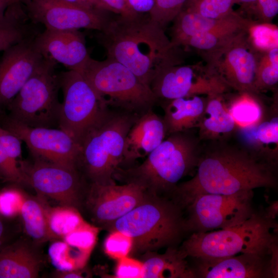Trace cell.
<instances>
[{"label":"cell","mask_w":278,"mask_h":278,"mask_svg":"<svg viewBox=\"0 0 278 278\" xmlns=\"http://www.w3.org/2000/svg\"><path fill=\"white\" fill-rule=\"evenodd\" d=\"M228 141L202 145L196 173L179 183L170 197L183 210L201 194L230 195L276 186L275 167L239 143Z\"/></svg>","instance_id":"1"},{"label":"cell","mask_w":278,"mask_h":278,"mask_svg":"<svg viewBox=\"0 0 278 278\" xmlns=\"http://www.w3.org/2000/svg\"><path fill=\"white\" fill-rule=\"evenodd\" d=\"M144 14L111 18L97 39L107 58L125 66L149 87L162 68L182 62L179 47L171 43L164 29L149 14Z\"/></svg>","instance_id":"2"},{"label":"cell","mask_w":278,"mask_h":278,"mask_svg":"<svg viewBox=\"0 0 278 278\" xmlns=\"http://www.w3.org/2000/svg\"><path fill=\"white\" fill-rule=\"evenodd\" d=\"M167 136L140 165L118 168L114 179L135 184L150 195L171 197L178 182L196 168L202 145L191 130Z\"/></svg>","instance_id":"3"},{"label":"cell","mask_w":278,"mask_h":278,"mask_svg":"<svg viewBox=\"0 0 278 278\" xmlns=\"http://www.w3.org/2000/svg\"><path fill=\"white\" fill-rule=\"evenodd\" d=\"M182 210L169 198L147 193L141 203L117 219L108 231L116 230L131 238L130 255L176 247L186 232Z\"/></svg>","instance_id":"4"},{"label":"cell","mask_w":278,"mask_h":278,"mask_svg":"<svg viewBox=\"0 0 278 278\" xmlns=\"http://www.w3.org/2000/svg\"><path fill=\"white\" fill-rule=\"evenodd\" d=\"M140 115L109 109L80 143L77 167L89 184H115L126 135Z\"/></svg>","instance_id":"5"},{"label":"cell","mask_w":278,"mask_h":278,"mask_svg":"<svg viewBox=\"0 0 278 278\" xmlns=\"http://www.w3.org/2000/svg\"><path fill=\"white\" fill-rule=\"evenodd\" d=\"M275 220L255 212L241 224L193 233L179 248L187 257H222L241 253L270 255L277 242Z\"/></svg>","instance_id":"6"},{"label":"cell","mask_w":278,"mask_h":278,"mask_svg":"<svg viewBox=\"0 0 278 278\" xmlns=\"http://www.w3.org/2000/svg\"><path fill=\"white\" fill-rule=\"evenodd\" d=\"M78 72L109 109L141 115L158 102L148 86L125 66L110 58L98 61L90 57Z\"/></svg>","instance_id":"7"},{"label":"cell","mask_w":278,"mask_h":278,"mask_svg":"<svg viewBox=\"0 0 278 278\" xmlns=\"http://www.w3.org/2000/svg\"><path fill=\"white\" fill-rule=\"evenodd\" d=\"M56 63L44 58L17 95L7 106L11 118L31 127L58 125L61 102Z\"/></svg>","instance_id":"8"},{"label":"cell","mask_w":278,"mask_h":278,"mask_svg":"<svg viewBox=\"0 0 278 278\" xmlns=\"http://www.w3.org/2000/svg\"><path fill=\"white\" fill-rule=\"evenodd\" d=\"M58 76L63 100L60 103L58 125L80 144L109 108L79 72L68 70L59 74Z\"/></svg>","instance_id":"9"},{"label":"cell","mask_w":278,"mask_h":278,"mask_svg":"<svg viewBox=\"0 0 278 278\" xmlns=\"http://www.w3.org/2000/svg\"><path fill=\"white\" fill-rule=\"evenodd\" d=\"M253 196L252 190L230 195L197 196L185 207L186 232H206L241 224L255 212L252 204Z\"/></svg>","instance_id":"10"},{"label":"cell","mask_w":278,"mask_h":278,"mask_svg":"<svg viewBox=\"0 0 278 278\" xmlns=\"http://www.w3.org/2000/svg\"><path fill=\"white\" fill-rule=\"evenodd\" d=\"M19 166L25 184L30 185L40 195L78 210L82 205L90 184L77 167L39 159L31 163L21 160Z\"/></svg>","instance_id":"11"},{"label":"cell","mask_w":278,"mask_h":278,"mask_svg":"<svg viewBox=\"0 0 278 278\" xmlns=\"http://www.w3.org/2000/svg\"><path fill=\"white\" fill-rule=\"evenodd\" d=\"M248 31L203 58L208 69L229 89L256 95V76L261 52L251 44Z\"/></svg>","instance_id":"12"},{"label":"cell","mask_w":278,"mask_h":278,"mask_svg":"<svg viewBox=\"0 0 278 278\" xmlns=\"http://www.w3.org/2000/svg\"><path fill=\"white\" fill-rule=\"evenodd\" d=\"M149 88L158 102L196 95L222 94L229 89L206 66L182 63L162 68Z\"/></svg>","instance_id":"13"},{"label":"cell","mask_w":278,"mask_h":278,"mask_svg":"<svg viewBox=\"0 0 278 278\" xmlns=\"http://www.w3.org/2000/svg\"><path fill=\"white\" fill-rule=\"evenodd\" d=\"M0 125L23 142L35 159L77 167L79 144L60 128L31 127L9 116Z\"/></svg>","instance_id":"14"},{"label":"cell","mask_w":278,"mask_h":278,"mask_svg":"<svg viewBox=\"0 0 278 278\" xmlns=\"http://www.w3.org/2000/svg\"><path fill=\"white\" fill-rule=\"evenodd\" d=\"M30 21L46 29L102 30L111 18L108 11L81 8L63 0H20Z\"/></svg>","instance_id":"15"},{"label":"cell","mask_w":278,"mask_h":278,"mask_svg":"<svg viewBox=\"0 0 278 278\" xmlns=\"http://www.w3.org/2000/svg\"><path fill=\"white\" fill-rule=\"evenodd\" d=\"M147 193L134 183L90 184L83 204L95 226L108 230L119 218L141 203Z\"/></svg>","instance_id":"16"},{"label":"cell","mask_w":278,"mask_h":278,"mask_svg":"<svg viewBox=\"0 0 278 278\" xmlns=\"http://www.w3.org/2000/svg\"><path fill=\"white\" fill-rule=\"evenodd\" d=\"M35 37L4 51L0 59V108L9 104L44 58L34 44Z\"/></svg>","instance_id":"17"},{"label":"cell","mask_w":278,"mask_h":278,"mask_svg":"<svg viewBox=\"0 0 278 278\" xmlns=\"http://www.w3.org/2000/svg\"><path fill=\"white\" fill-rule=\"evenodd\" d=\"M267 256L241 253L222 257H196L191 267L195 277L264 278L272 277Z\"/></svg>","instance_id":"18"},{"label":"cell","mask_w":278,"mask_h":278,"mask_svg":"<svg viewBox=\"0 0 278 278\" xmlns=\"http://www.w3.org/2000/svg\"><path fill=\"white\" fill-rule=\"evenodd\" d=\"M43 57L59 63L68 70L79 71L90 57L83 35L79 30L46 29L34 38Z\"/></svg>","instance_id":"19"},{"label":"cell","mask_w":278,"mask_h":278,"mask_svg":"<svg viewBox=\"0 0 278 278\" xmlns=\"http://www.w3.org/2000/svg\"><path fill=\"white\" fill-rule=\"evenodd\" d=\"M238 143L274 167L278 162L277 97L256 123L238 127L235 135Z\"/></svg>","instance_id":"20"},{"label":"cell","mask_w":278,"mask_h":278,"mask_svg":"<svg viewBox=\"0 0 278 278\" xmlns=\"http://www.w3.org/2000/svg\"><path fill=\"white\" fill-rule=\"evenodd\" d=\"M166 136L163 118L152 109L139 116L126 135L119 168L133 166L137 159L146 157Z\"/></svg>","instance_id":"21"},{"label":"cell","mask_w":278,"mask_h":278,"mask_svg":"<svg viewBox=\"0 0 278 278\" xmlns=\"http://www.w3.org/2000/svg\"><path fill=\"white\" fill-rule=\"evenodd\" d=\"M173 21L170 41L178 47L183 46L189 38L197 34L228 27L250 25L254 22L235 11L224 18L211 19L185 10H181Z\"/></svg>","instance_id":"22"},{"label":"cell","mask_w":278,"mask_h":278,"mask_svg":"<svg viewBox=\"0 0 278 278\" xmlns=\"http://www.w3.org/2000/svg\"><path fill=\"white\" fill-rule=\"evenodd\" d=\"M222 95L207 96L205 108L198 127V137L202 143L229 141L235 136L239 127Z\"/></svg>","instance_id":"23"},{"label":"cell","mask_w":278,"mask_h":278,"mask_svg":"<svg viewBox=\"0 0 278 278\" xmlns=\"http://www.w3.org/2000/svg\"><path fill=\"white\" fill-rule=\"evenodd\" d=\"M207 96L196 95L159 101L164 112L162 118L166 135L198 128L205 108Z\"/></svg>","instance_id":"24"},{"label":"cell","mask_w":278,"mask_h":278,"mask_svg":"<svg viewBox=\"0 0 278 278\" xmlns=\"http://www.w3.org/2000/svg\"><path fill=\"white\" fill-rule=\"evenodd\" d=\"M143 278H195L183 253L169 247L163 253H146L143 255Z\"/></svg>","instance_id":"25"},{"label":"cell","mask_w":278,"mask_h":278,"mask_svg":"<svg viewBox=\"0 0 278 278\" xmlns=\"http://www.w3.org/2000/svg\"><path fill=\"white\" fill-rule=\"evenodd\" d=\"M41 260L28 244L16 242L0 250V278H35Z\"/></svg>","instance_id":"26"},{"label":"cell","mask_w":278,"mask_h":278,"mask_svg":"<svg viewBox=\"0 0 278 278\" xmlns=\"http://www.w3.org/2000/svg\"><path fill=\"white\" fill-rule=\"evenodd\" d=\"M33 25L21 2L9 7L0 17V51L36 36L39 32L36 31Z\"/></svg>","instance_id":"27"},{"label":"cell","mask_w":278,"mask_h":278,"mask_svg":"<svg viewBox=\"0 0 278 278\" xmlns=\"http://www.w3.org/2000/svg\"><path fill=\"white\" fill-rule=\"evenodd\" d=\"M22 141L0 125V178L6 182L25 184L20 168Z\"/></svg>","instance_id":"28"},{"label":"cell","mask_w":278,"mask_h":278,"mask_svg":"<svg viewBox=\"0 0 278 278\" xmlns=\"http://www.w3.org/2000/svg\"><path fill=\"white\" fill-rule=\"evenodd\" d=\"M20 213L25 231L35 242L57 239L49 229L42 200L25 199Z\"/></svg>","instance_id":"29"},{"label":"cell","mask_w":278,"mask_h":278,"mask_svg":"<svg viewBox=\"0 0 278 278\" xmlns=\"http://www.w3.org/2000/svg\"><path fill=\"white\" fill-rule=\"evenodd\" d=\"M253 24L197 34L189 38L183 46L193 47L204 58L226 45L241 32L248 30Z\"/></svg>","instance_id":"30"},{"label":"cell","mask_w":278,"mask_h":278,"mask_svg":"<svg viewBox=\"0 0 278 278\" xmlns=\"http://www.w3.org/2000/svg\"><path fill=\"white\" fill-rule=\"evenodd\" d=\"M42 201L49 229L57 239H62L85 222L76 208L62 205L50 207Z\"/></svg>","instance_id":"31"},{"label":"cell","mask_w":278,"mask_h":278,"mask_svg":"<svg viewBox=\"0 0 278 278\" xmlns=\"http://www.w3.org/2000/svg\"><path fill=\"white\" fill-rule=\"evenodd\" d=\"M228 106L229 111L239 127L248 126L258 121L265 110L255 98V95L240 93Z\"/></svg>","instance_id":"32"},{"label":"cell","mask_w":278,"mask_h":278,"mask_svg":"<svg viewBox=\"0 0 278 278\" xmlns=\"http://www.w3.org/2000/svg\"><path fill=\"white\" fill-rule=\"evenodd\" d=\"M278 83V47L260 53L258 64L256 88L261 91L276 88Z\"/></svg>","instance_id":"33"},{"label":"cell","mask_w":278,"mask_h":278,"mask_svg":"<svg viewBox=\"0 0 278 278\" xmlns=\"http://www.w3.org/2000/svg\"><path fill=\"white\" fill-rule=\"evenodd\" d=\"M53 264L60 270L82 268L89 256L71 247L64 241H56L49 248Z\"/></svg>","instance_id":"34"},{"label":"cell","mask_w":278,"mask_h":278,"mask_svg":"<svg viewBox=\"0 0 278 278\" xmlns=\"http://www.w3.org/2000/svg\"><path fill=\"white\" fill-rule=\"evenodd\" d=\"M235 0H187L182 10L211 19L225 17L234 11Z\"/></svg>","instance_id":"35"},{"label":"cell","mask_w":278,"mask_h":278,"mask_svg":"<svg viewBox=\"0 0 278 278\" xmlns=\"http://www.w3.org/2000/svg\"><path fill=\"white\" fill-rule=\"evenodd\" d=\"M99 229V228L85 222L62 239L71 247L90 255L96 242Z\"/></svg>","instance_id":"36"},{"label":"cell","mask_w":278,"mask_h":278,"mask_svg":"<svg viewBox=\"0 0 278 278\" xmlns=\"http://www.w3.org/2000/svg\"><path fill=\"white\" fill-rule=\"evenodd\" d=\"M187 0H155L149 13L150 18L164 29L173 21L181 11Z\"/></svg>","instance_id":"37"},{"label":"cell","mask_w":278,"mask_h":278,"mask_svg":"<svg viewBox=\"0 0 278 278\" xmlns=\"http://www.w3.org/2000/svg\"><path fill=\"white\" fill-rule=\"evenodd\" d=\"M109 232L103 244L106 254L116 260L129 256L132 247L131 238L116 230H112Z\"/></svg>","instance_id":"38"},{"label":"cell","mask_w":278,"mask_h":278,"mask_svg":"<svg viewBox=\"0 0 278 278\" xmlns=\"http://www.w3.org/2000/svg\"><path fill=\"white\" fill-rule=\"evenodd\" d=\"M115 277L118 278H142L143 264L141 260L130 256L117 260Z\"/></svg>","instance_id":"39"},{"label":"cell","mask_w":278,"mask_h":278,"mask_svg":"<svg viewBox=\"0 0 278 278\" xmlns=\"http://www.w3.org/2000/svg\"><path fill=\"white\" fill-rule=\"evenodd\" d=\"M15 190L6 191L0 195V211L6 215H13L19 212L25 199Z\"/></svg>","instance_id":"40"},{"label":"cell","mask_w":278,"mask_h":278,"mask_svg":"<svg viewBox=\"0 0 278 278\" xmlns=\"http://www.w3.org/2000/svg\"><path fill=\"white\" fill-rule=\"evenodd\" d=\"M277 13L278 0H257L253 13L262 24H270Z\"/></svg>","instance_id":"41"},{"label":"cell","mask_w":278,"mask_h":278,"mask_svg":"<svg viewBox=\"0 0 278 278\" xmlns=\"http://www.w3.org/2000/svg\"><path fill=\"white\" fill-rule=\"evenodd\" d=\"M105 9L123 16H133L138 14L129 7L126 0H100Z\"/></svg>","instance_id":"42"},{"label":"cell","mask_w":278,"mask_h":278,"mask_svg":"<svg viewBox=\"0 0 278 278\" xmlns=\"http://www.w3.org/2000/svg\"><path fill=\"white\" fill-rule=\"evenodd\" d=\"M130 8L137 14L149 13L155 0H126Z\"/></svg>","instance_id":"43"},{"label":"cell","mask_w":278,"mask_h":278,"mask_svg":"<svg viewBox=\"0 0 278 278\" xmlns=\"http://www.w3.org/2000/svg\"><path fill=\"white\" fill-rule=\"evenodd\" d=\"M74 5L92 10L107 11L100 0H63Z\"/></svg>","instance_id":"44"},{"label":"cell","mask_w":278,"mask_h":278,"mask_svg":"<svg viewBox=\"0 0 278 278\" xmlns=\"http://www.w3.org/2000/svg\"><path fill=\"white\" fill-rule=\"evenodd\" d=\"M84 273L85 271L82 268L70 270H58L54 275L58 278H79L85 277Z\"/></svg>","instance_id":"45"},{"label":"cell","mask_w":278,"mask_h":278,"mask_svg":"<svg viewBox=\"0 0 278 278\" xmlns=\"http://www.w3.org/2000/svg\"><path fill=\"white\" fill-rule=\"evenodd\" d=\"M257 0H235V3L240 4L247 12L253 14Z\"/></svg>","instance_id":"46"},{"label":"cell","mask_w":278,"mask_h":278,"mask_svg":"<svg viewBox=\"0 0 278 278\" xmlns=\"http://www.w3.org/2000/svg\"><path fill=\"white\" fill-rule=\"evenodd\" d=\"M264 213L267 218L275 220L277 215V202H273L266 209Z\"/></svg>","instance_id":"47"},{"label":"cell","mask_w":278,"mask_h":278,"mask_svg":"<svg viewBox=\"0 0 278 278\" xmlns=\"http://www.w3.org/2000/svg\"><path fill=\"white\" fill-rule=\"evenodd\" d=\"M17 2H21L20 0H0V17L4 15L9 7Z\"/></svg>","instance_id":"48"},{"label":"cell","mask_w":278,"mask_h":278,"mask_svg":"<svg viewBox=\"0 0 278 278\" xmlns=\"http://www.w3.org/2000/svg\"><path fill=\"white\" fill-rule=\"evenodd\" d=\"M4 232H5L4 225L2 221L1 220V219H0V245H1V242H2L4 237ZM3 247H1L0 246V250Z\"/></svg>","instance_id":"49"}]
</instances>
